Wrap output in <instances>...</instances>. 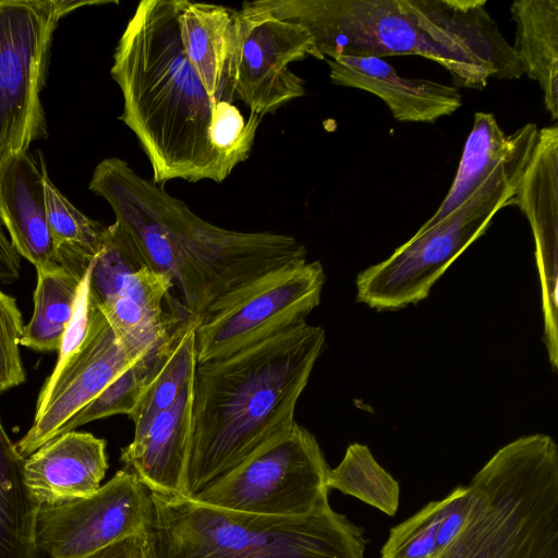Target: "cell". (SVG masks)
<instances>
[{"label":"cell","instance_id":"obj_32","mask_svg":"<svg viewBox=\"0 0 558 558\" xmlns=\"http://www.w3.org/2000/svg\"><path fill=\"white\" fill-rule=\"evenodd\" d=\"M83 558H146L145 533L125 538Z\"/></svg>","mask_w":558,"mask_h":558},{"label":"cell","instance_id":"obj_1","mask_svg":"<svg viewBox=\"0 0 558 558\" xmlns=\"http://www.w3.org/2000/svg\"><path fill=\"white\" fill-rule=\"evenodd\" d=\"M88 189L113 209L137 264L169 276L196 323L214 303L256 278L306 260L295 238L211 225L118 157L96 166Z\"/></svg>","mask_w":558,"mask_h":558},{"label":"cell","instance_id":"obj_9","mask_svg":"<svg viewBox=\"0 0 558 558\" xmlns=\"http://www.w3.org/2000/svg\"><path fill=\"white\" fill-rule=\"evenodd\" d=\"M329 469L315 436L295 422L192 498L238 512L302 517L329 504Z\"/></svg>","mask_w":558,"mask_h":558},{"label":"cell","instance_id":"obj_2","mask_svg":"<svg viewBox=\"0 0 558 558\" xmlns=\"http://www.w3.org/2000/svg\"><path fill=\"white\" fill-rule=\"evenodd\" d=\"M304 27L316 59L415 54L444 66L454 87L483 89L488 78L523 70L484 0H262Z\"/></svg>","mask_w":558,"mask_h":558},{"label":"cell","instance_id":"obj_30","mask_svg":"<svg viewBox=\"0 0 558 558\" xmlns=\"http://www.w3.org/2000/svg\"><path fill=\"white\" fill-rule=\"evenodd\" d=\"M24 327L15 298L0 289V395L25 381L20 354Z\"/></svg>","mask_w":558,"mask_h":558},{"label":"cell","instance_id":"obj_26","mask_svg":"<svg viewBox=\"0 0 558 558\" xmlns=\"http://www.w3.org/2000/svg\"><path fill=\"white\" fill-rule=\"evenodd\" d=\"M326 485L355 497L389 517L397 513L400 484L374 458L366 445L348 446L340 463L329 469Z\"/></svg>","mask_w":558,"mask_h":558},{"label":"cell","instance_id":"obj_20","mask_svg":"<svg viewBox=\"0 0 558 558\" xmlns=\"http://www.w3.org/2000/svg\"><path fill=\"white\" fill-rule=\"evenodd\" d=\"M179 2V29L184 52L208 96L233 101L229 64L236 10L213 3Z\"/></svg>","mask_w":558,"mask_h":558},{"label":"cell","instance_id":"obj_29","mask_svg":"<svg viewBox=\"0 0 558 558\" xmlns=\"http://www.w3.org/2000/svg\"><path fill=\"white\" fill-rule=\"evenodd\" d=\"M444 507V498L430 501L391 527L380 549V558H440L437 533Z\"/></svg>","mask_w":558,"mask_h":558},{"label":"cell","instance_id":"obj_24","mask_svg":"<svg viewBox=\"0 0 558 558\" xmlns=\"http://www.w3.org/2000/svg\"><path fill=\"white\" fill-rule=\"evenodd\" d=\"M85 274L63 265L37 271L33 315L24 327L21 345L37 352L59 351Z\"/></svg>","mask_w":558,"mask_h":558},{"label":"cell","instance_id":"obj_22","mask_svg":"<svg viewBox=\"0 0 558 558\" xmlns=\"http://www.w3.org/2000/svg\"><path fill=\"white\" fill-rule=\"evenodd\" d=\"M515 22L513 52L543 90L544 105L558 119V0H518L510 8Z\"/></svg>","mask_w":558,"mask_h":558},{"label":"cell","instance_id":"obj_23","mask_svg":"<svg viewBox=\"0 0 558 558\" xmlns=\"http://www.w3.org/2000/svg\"><path fill=\"white\" fill-rule=\"evenodd\" d=\"M24 460L0 420V558H39L35 529L40 505L24 482Z\"/></svg>","mask_w":558,"mask_h":558},{"label":"cell","instance_id":"obj_31","mask_svg":"<svg viewBox=\"0 0 558 558\" xmlns=\"http://www.w3.org/2000/svg\"><path fill=\"white\" fill-rule=\"evenodd\" d=\"M445 499L444 513L437 533V546L442 555L460 536L472 514L475 495L470 484L453 488Z\"/></svg>","mask_w":558,"mask_h":558},{"label":"cell","instance_id":"obj_25","mask_svg":"<svg viewBox=\"0 0 558 558\" xmlns=\"http://www.w3.org/2000/svg\"><path fill=\"white\" fill-rule=\"evenodd\" d=\"M196 325L195 320L186 319L175 330L163 359L129 416L134 423V434L142 432L159 412L171 407L194 380Z\"/></svg>","mask_w":558,"mask_h":558},{"label":"cell","instance_id":"obj_10","mask_svg":"<svg viewBox=\"0 0 558 558\" xmlns=\"http://www.w3.org/2000/svg\"><path fill=\"white\" fill-rule=\"evenodd\" d=\"M318 260L274 269L214 303L195 329L197 364L223 357L300 323L319 304Z\"/></svg>","mask_w":558,"mask_h":558},{"label":"cell","instance_id":"obj_6","mask_svg":"<svg viewBox=\"0 0 558 558\" xmlns=\"http://www.w3.org/2000/svg\"><path fill=\"white\" fill-rule=\"evenodd\" d=\"M469 484L471 518L440 558H558V446L549 435L502 446Z\"/></svg>","mask_w":558,"mask_h":558},{"label":"cell","instance_id":"obj_3","mask_svg":"<svg viewBox=\"0 0 558 558\" xmlns=\"http://www.w3.org/2000/svg\"><path fill=\"white\" fill-rule=\"evenodd\" d=\"M325 339L322 327L303 322L197 364L184 496L194 497L295 423Z\"/></svg>","mask_w":558,"mask_h":558},{"label":"cell","instance_id":"obj_27","mask_svg":"<svg viewBox=\"0 0 558 558\" xmlns=\"http://www.w3.org/2000/svg\"><path fill=\"white\" fill-rule=\"evenodd\" d=\"M47 220L58 251H70L88 257L104 246L108 226L80 211L51 182L44 179Z\"/></svg>","mask_w":558,"mask_h":558},{"label":"cell","instance_id":"obj_16","mask_svg":"<svg viewBox=\"0 0 558 558\" xmlns=\"http://www.w3.org/2000/svg\"><path fill=\"white\" fill-rule=\"evenodd\" d=\"M332 84L362 89L380 98L402 122L434 123L462 105L457 87L400 76L381 58L340 56L325 60Z\"/></svg>","mask_w":558,"mask_h":558},{"label":"cell","instance_id":"obj_17","mask_svg":"<svg viewBox=\"0 0 558 558\" xmlns=\"http://www.w3.org/2000/svg\"><path fill=\"white\" fill-rule=\"evenodd\" d=\"M193 384L194 380L171 407L135 433L121 450L123 468L132 471L149 492L184 496L192 437Z\"/></svg>","mask_w":558,"mask_h":558},{"label":"cell","instance_id":"obj_8","mask_svg":"<svg viewBox=\"0 0 558 558\" xmlns=\"http://www.w3.org/2000/svg\"><path fill=\"white\" fill-rule=\"evenodd\" d=\"M107 0H0V167L48 136L40 93L46 84L53 34L69 13ZM0 251L15 264L0 216Z\"/></svg>","mask_w":558,"mask_h":558},{"label":"cell","instance_id":"obj_19","mask_svg":"<svg viewBox=\"0 0 558 558\" xmlns=\"http://www.w3.org/2000/svg\"><path fill=\"white\" fill-rule=\"evenodd\" d=\"M106 440L93 434L64 433L25 458L24 482L39 505L87 496L106 475Z\"/></svg>","mask_w":558,"mask_h":558},{"label":"cell","instance_id":"obj_11","mask_svg":"<svg viewBox=\"0 0 558 558\" xmlns=\"http://www.w3.org/2000/svg\"><path fill=\"white\" fill-rule=\"evenodd\" d=\"M307 56L316 51L304 27L277 17L262 0L244 2L235 12L229 64L233 100L263 117L304 96V81L288 64Z\"/></svg>","mask_w":558,"mask_h":558},{"label":"cell","instance_id":"obj_12","mask_svg":"<svg viewBox=\"0 0 558 558\" xmlns=\"http://www.w3.org/2000/svg\"><path fill=\"white\" fill-rule=\"evenodd\" d=\"M149 511V490L123 468L87 496L40 505L36 545L49 558H83L144 534Z\"/></svg>","mask_w":558,"mask_h":558},{"label":"cell","instance_id":"obj_15","mask_svg":"<svg viewBox=\"0 0 558 558\" xmlns=\"http://www.w3.org/2000/svg\"><path fill=\"white\" fill-rule=\"evenodd\" d=\"M526 217L535 242L542 288L544 338L550 359L558 355V126L538 130L534 151L519 181L514 204Z\"/></svg>","mask_w":558,"mask_h":558},{"label":"cell","instance_id":"obj_18","mask_svg":"<svg viewBox=\"0 0 558 558\" xmlns=\"http://www.w3.org/2000/svg\"><path fill=\"white\" fill-rule=\"evenodd\" d=\"M47 170L28 154L11 157L0 167V216L15 252L36 270L61 265L47 220L44 179Z\"/></svg>","mask_w":558,"mask_h":558},{"label":"cell","instance_id":"obj_21","mask_svg":"<svg viewBox=\"0 0 558 558\" xmlns=\"http://www.w3.org/2000/svg\"><path fill=\"white\" fill-rule=\"evenodd\" d=\"M537 133L536 124L527 123L507 135L492 113L475 112L451 186L435 214L417 231L428 229L462 205L500 162Z\"/></svg>","mask_w":558,"mask_h":558},{"label":"cell","instance_id":"obj_33","mask_svg":"<svg viewBox=\"0 0 558 558\" xmlns=\"http://www.w3.org/2000/svg\"><path fill=\"white\" fill-rule=\"evenodd\" d=\"M20 277V265L8 259L0 251V281L12 283Z\"/></svg>","mask_w":558,"mask_h":558},{"label":"cell","instance_id":"obj_7","mask_svg":"<svg viewBox=\"0 0 558 558\" xmlns=\"http://www.w3.org/2000/svg\"><path fill=\"white\" fill-rule=\"evenodd\" d=\"M536 137L500 162L475 193L434 226L416 233L383 262L356 277V300L378 311L415 304L449 266L489 227L493 217L514 204L519 181Z\"/></svg>","mask_w":558,"mask_h":558},{"label":"cell","instance_id":"obj_4","mask_svg":"<svg viewBox=\"0 0 558 558\" xmlns=\"http://www.w3.org/2000/svg\"><path fill=\"white\" fill-rule=\"evenodd\" d=\"M110 74L123 97L119 118L136 135L153 182L221 183L231 171L211 143L219 101L206 93L184 52L178 0H143L113 53Z\"/></svg>","mask_w":558,"mask_h":558},{"label":"cell","instance_id":"obj_14","mask_svg":"<svg viewBox=\"0 0 558 558\" xmlns=\"http://www.w3.org/2000/svg\"><path fill=\"white\" fill-rule=\"evenodd\" d=\"M173 286L169 276L141 267L130 256L88 290L119 347L133 362L161 355L178 327L189 319L165 311Z\"/></svg>","mask_w":558,"mask_h":558},{"label":"cell","instance_id":"obj_13","mask_svg":"<svg viewBox=\"0 0 558 558\" xmlns=\"http://www.w3.org/2000/svg\"><path fill=\"white\" fill-rule=\"evenodd\" d=\"M134 363L98 307L84 340L58 359L43 386L33 424L15 444L17 452L27 458L58 437L73 416Z\"/></svg>","mask_w":558,"mask_h":558},{"label":"cell","instance_id":"obj_28","mask_svg":"<svg viewBox=\"0 0 558 558\" xmlns=\"http://www.w3.org/2000/svg\"><path fill=\"white\" fill-rule=\"evenodd\" d=\"M167 350L156 359L142 360L132 364L73 416L62 428L60 435L116 414L130 416Z\"/></svg>","mask_w":558,"mask_h":558},{"label":"cell","instance_id":"obj_5","mask_svg":"<svg viewBox=\"0 0 558 558\" xmlns=\"http://www.w3.org/2000/svg\"><path fill=\"white\" fill-rule=\"evenodd\" d=\"M146 558H365V530L325 505L302 517L227 510L149 492Z\"/></svg>","mask_w":558,"mask_h":558}]
</instances>
